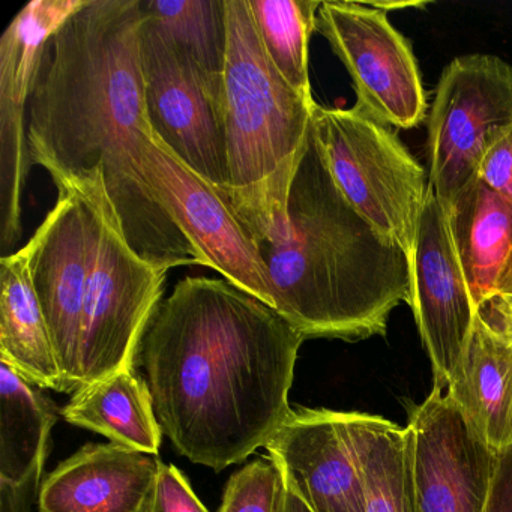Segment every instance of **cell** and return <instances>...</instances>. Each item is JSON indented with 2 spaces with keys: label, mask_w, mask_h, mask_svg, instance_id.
<instances>
[{
  "label": "cell",
  "mask_w": 512,
  "mask_h": 512,
  "mask_svg": "<svg viewBox=\"0 0 512 512\" xmlns=\"http://www.w3.org/2000/svg\"><path fill=\"white\" fill-rule=\"evenodd\" d=\"M143 175L190 242L200 266L275 308L274 287L259 245L220 193L152 133L142 143Z\"/></svg>",
  "instance_id": "10"
},
{
  "label": "cell",
  "mask_w": 512,
  "mask_h": 512,
  "mask_svg": "<svg viewBox=\"0 0 512 512\" xmlns=\"http://www.w3.org/2000/svg\"><path fill=\"white\" fill-rule=\"evenodd\" d=\"M160 460L116 443H89L49 473L41 512H140Z\"/></svg>",
  "instance_id": "16"
},
{
  "label": "cell",
  "mask_w": 512,
  "mask_h": 512,
  "mask_svg": "<svg viewBox=\"0 0 512 512\" xmlns=\"http://www.w3.org/2000/svg\"><path fill=\"white\" fill-rule=\"evenodd\" d=\"M448 394L491 448L512 445V347L478 317Z\"/></svg>",
  "instance_id": "20"
},
{
  "label": "cell",
  "mask_w": 512,
  "mask_h": 512,
  "mask_svg": "<svg viewBox=\"0 0 512 512\" xmlns=\"http://www.w3.org/2000/svg\"><path fill=\"white\" fill-rule=\"evenodd\" d=\"M62 416L70 424L103 434L116 445L154 457L160 452L164 431L148 382L136 368L80 386L62 409Z\"/></svg>",
  "instance_id": "19"
},
{
  "label": "cell",
  "mask_w": 512,
  "mask_h": 512,
  "mask_svg": "<svg viewBox=\"0 0 512 512\" xmlns=\"http://www.w3.org/2000/svg\"><path fill=\"white\" fill-rule=\"evenodd\" d=\"M304 341L275 308L224 278L178 281L139 355L176 451L221 472L265 448L292 410Z\"/></svg>",
  "instance_id": "2"
},
{
  "label": "cell",
  "mask_w": 512,
  "mask_h": 512,
  "mask_svg": "<svg viewBox=\"0 0 512 512\" xmlns=\"http://www.w3.org/2000/svg\"><path fill=\"white\" fill-rule=\"evenodd\" d=\"M410 265V307L433 365L434 385L448 388L472 337L476 305L455 251L448 215L431 187Z\"/></svg>",
  "instance_id": "14"
},
{
  "label": "cell",
  "mask_w": 512,
  "mask_h": 512,
  "mask_svg": "<svg viewBox=\"0 0 512 512\" xmlns=\"http://www.w3.org/2000/svg\"><path fill=\"white\" fill-rule=\"evenodd\" d=\"M74 184L85 188L94 215L80 334L79 389L136 368L146 329L163 302L170 269L143 259L131 247L107 196L103 170Z\"/></svg>",
  "instance_id": "5"
},
{
  "label": "cell",
  "mask_w": 512,
  "mask_h": 512,
  "mask_svg": "<svg viewBox=\"0 0 512 512\" xmlns=\"http://www.w3.org/2000/svg\"><path fill=\"white\" fill-rule=\"evenodd\" d=\"M260 41L281 76L299 94H311L308 46L320 0H248Z\"/></svg>",
  "instance_id": "24"
},
{
  "label": "cell",
  "mask_w": 512,
  "mask_h": 512,
  "mask_svg": "<svg viewBox=\"0 0 512 512\" xmlns=\"http://www.w3.org/2000/svg\"><path fill=\"white\" fill-rule=\"evenodd\" d=\"M0 362L41 389L64 392V374L20 248L0 260Z\"/></svg>",
  "instance_id": "18"
},
{
  "label": "cell",
  "mask_w": 512,
  "mask_h": 512,
  "mask_svg": "<svg viewBox=\"0 0 512 512\" xmlns=\"http://www.w3.org/2000/svg\"><path fill=\"white\" fill-rule=\"evenodd\" d=\"M140 512H209L184 473L173 464H158L157 478Z\"/></svg>",
  "instance_id": "26"
},
{
  "label": "cell",
  "mask_w": 512,
  "mask_h": 512,
  "mask_svg": "<svg viewBox=\"0 0 512 512\" xmlns=\"http://www.w3.org/2000/svg\"><path fill=\"white\" fill-rule=\"evenodd\" d=\"M446 215L476 308L490 296L512 293V203L475 179Z\"/></svg>",
  "instance_id": "17"
},
{
  "label": "cell",
  "mask_w": 512,
  "mask_h": 512,
  "mask_svg": "<svg viewBox=\"0 0 512 512\" xmlns=\"http://www.w3.org/2000/svg\"><path fill=\"white\" fill-rule=\"evenodd\" d=\"M142 0H85L49 38L29 103L32 164L58 190L103 170L107 196L131 247L154 265H199L143 175L154 133L140 65Z\"/></svg>",
  "instance_id": "1"
},
{
  "label": "cell",
  "mask_w": 512,
  "mask_h": 512,
  "mask_svg": "<svg viewBox=\"0 0 512 512\" xmlns=\"http://www.w3.org/2000/svg\"><path fill=\"white\" fill-rule=\"evenodd\" d=\"M265 449L311 512H365L349 412L296 407Z\"/></svg>",
  "instance_id": "15"
},
{
  "label": "cell",
  "mask_w": 512,
  "mask_h": 512,
  "mask_svg": "<svg viewBox=\"0 0 512 512\" xmlns=\"http://www.w3.org/2000/svg\"><path fill=\"white\" fill-rule=\"evenodd\" d=\"M512 133V65L466 55L443 68L428 115V182L445 212L478 179L485 154Z\"/></svg>",
  "instance_id": "7"
},
{
  "label": "cell",
  "mask_w": 512,
  "mask_h": 512,
  "mask_svg": "<svg viewBox=\"0 0 512 512\" xmlns=\"http://www.w3.org/2000/svg\"><path fill=\"white\" fill-rule=\"evenodd\" d=\"M143 16L208 76L223 80L226 0H142Z\"/></svg>",
  "instance_id": "23"
},
{
  "label": "cell",
  "mask_w": 512,
  "mask_h": 512,
  "mask_svg": "<svg viewBox=\"0 0 512 512\" xmlns=\"http://www.w3.org/2000/svg\"><path fill=\"white\" fill-rule=\"evenodd\" d=\"M479 322L512 347V293H500L482 301L476 308Z\"/></svg>",
  "instance_id": "28"
},
{
  "label": "cell",
  "mask_w": 512,
  "mask_h": 512,
  "mask_svg": "<svg viewBox=\"0 0 512 512\" xmlns=\"http://www.w3.org/2000/svg\"><path fill=\"white\" fill-rule=\"evenodd\" d=\"M478 179L512 203V133L500 139L485 154L479 167Z\"/></svg>",
  "instance_id": "27"
},
{
  "label": "cell",
  "mask_w": 512,
  "mask_h": 512,
  "mask_svg": "<svg viewBox=\"0 0 512 512\" xmlns=\"http://www.w3.org/2000/svg\"><path fill=\"white\" fill-rule=\"evenodd\" d=\"M226 13L223 197L260 247L286 235L290 190L317 103L295 91L272 64L248 0H226Z\"/></svg>",
  "instance_id": "4"
},
{
  "label": "cell",
  "mask_w": 512,
  "mask_h": 512,
  "mask_svg": "<svg viewBox=\"0 0 512 512\" xmlns=\"http://www.w3.org/2000/svg\"><path fill=\"white\" fill-rule=\"evenodd\" d=\"M316 31L340 58L355 88L356 107L388 127H419L427 119V94L407 38L388 13L367 2L325 0Z\"/></svg>",
  "instance_id": "9"
},
{
  "label": "cell",
  "mask_w": 512,
  "mask_h": 512,
  "mask_svg": "<svg viewBox=\"0 0 512 512\" xmlns=\"http://www.w3.org/2000/svg\"><path fill=\"white\" fill-rule=\"evenodd\" d=\"M275 512H311V509L305 505L304 500L290 487L283 473H281L280 496H278Z\"/></svg>",
  "instance_id": "30"
},
{
  "label": "cell",
  "mask_w": 512,
  "mask_h": 512,
  "mask_svg": "<svg viewBox=\"0 0 512 512\" xmlns=\"http://www.w3.org/2000/svg\"><path fill=\"white\" fill-rule=\"evenodd\" d=\"M85 0H32L0 38V241L22 236V199L29 170L28 119L35 79L49 38Z\"/></svg>",
  "instance_id": "12"
},
{
  "label": "cell",
  "mask_w": 512,
  "mask_h": 512,
  "mask_svg": "<svg viewBox=\"0 0 512 512\" xmlns=\"http://www.w3.org/2000/svg\"><path fill=\"white\" fill-rule=\"evenodd\" d=\"M313 131L350 205L412 257L430 188L424 167L391 127L356 106L316 104Z\"/></svg>",
  "instance_id": "6"
},
{
  "label": "cell",
  "mask_w": 512,
  "mask_h": 512,
  "mask_svg": "<svg viewBox=\"0 0 512 512\" xmlns=\"http://www.w3.org/2000/svg\"><path fill=\"white\" fill-rule=\"evenodd\" d=\"M281 472L271 458H257L233 473L218 512H275Z\"/></svg>",
  "instance_id": "25"
},
{
  "label": "cell",
  "mask_w": 512,
  "mask_h": 512,
  "mask_svg": "<svg viewBox=\"0 0 512 512\" xmlns=\"http://www.w3.org/2000/svg\"><path fill=\"white\" fill-rule=\"evenodd\" d=\"M349 421L364 478L365 512H419L410 428L361 412H349Z\"/></svg>",
  "instance_id": "22"
},
{
  "label": "cell",
  "mask_w": 512,
  "mask_h": 512,
  "mask_svg": "<svg viewBox=\"0 0 512 512\" xmlns=\"http://www.w3.org/2000/svg\"><path fill=\"white\" fill-rule=\"evenodd\" d=\"M484 512H512V445L500 449Z\"/></svg>",
  "instance_id": "29"
},
{
  "label": "cell",
  "mask_w": 512,
  "mask_h": 512,
  "mask_svg": "<svg viewBox=\"0 0 512 512\" xmlns=\"http://www.w3.org/2000/svg\"><path fill=\"white\" fill-rule=\"evenodd\" d=\"M58 407L40 386L0 362V484L41 487Z\"/></svg>",
  "instance_id": "21"
},
{
  "label": "cell",
  "mask_w": 512,
  "mask_h": 512,
  "mask_svg": "<svg viewBox=\"0 0 512 512\" xmlns=\"http://www.w3.org/2000/svg\"><path fill=\"white\" fill-rule=\"evenodd\" d=\"M260 251L275 310L305 340L383 337L392 311L412 302L410 257L350 205L313 128L290 190L286 235Z\"/></svg>",
  "instance_id": "3"
},
{
  "label": "cell",
  "mask_w": 512,
  "mask_h": 512,
  "mask_svg": "<svg viewBox=\"0 0 512 512\" xmlns=\"http://www.w3.org/2000/svg\"><path fill=\"white\" fill-rule=\"evenodd\" d=\"M407 427L419 512H484L499 451L476 433L454 398L434 385Z\"/></svg>",
  "instance_id": "13"
},
{
  "label": "cell",
  "mask_w": 512,
  "mask_h": 512,
  "mask_svg": "<svg viewBox=\"0 0 512 512\" xmlns=\"http://www.w3.org/2000/svg\"><path fill=\"white\" fill-rule=\"evenodd\" d=\"M370 7L376 8V10L385 11V13H389L392 10H404V8H425L428 5V2H367Z\"/></svg>",
  "instance_id": "31"
},
{
  "label": "cell",
  "mask_w": 512,
  "mask_h": 512,
  "mask_svg": "<svg viewBox=\"0 0 512 512\" xmlns=\"http://www.w3.org/2000/svg\"><path fill=\"white\" fill-rule=\"evenodd\" d=\"M91 199L80 184L58 190V200L25 245L35 292L64 374V392L77 391L83 304L92 247Z\"/></svg>",
  "instance_id": "11"
},
{
  "label": "cell",
  "mask_w": 512,
  "mask_h": 512,
  "mask_svg": "<svg viewBox=\"0 0 512 512\" xmlns=\"http://www.w3.org/2000/svg\"><path fill=\"white\" fill-rule=\"evenodd\" d=\"M140 65L146 109L155 136L224 196L227 157L223 80L208 76L145 16Z\"/></svg>",
  "instance_id": "8"
}]
</instances>
